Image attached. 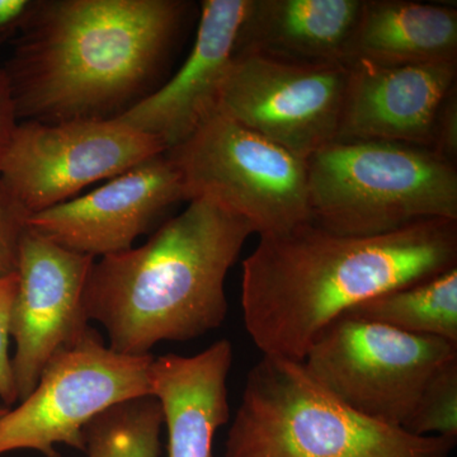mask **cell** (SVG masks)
<instances>
[{
    "label": "cell",
    "instance_id": "1",
    "mask_svg": "<svg viewBox=\"0 0 457 457\" xmlns=\"http://www.w3.org/2000/svg\"><path fill=\"white\" fill-rule=\"evenodd\" d=\"M457 267V221L347 237L314 221L260 237L243 262L246 332L263 356L303 361L329 324L394 288Z\"/></svg>",
    "mask_w": 457,
    "mask_h": 457
},
{
    "label": "cell",
    "instance_id": "2",
    "mask_svg": "<svg viewBox=\"0 0 457 457\" xmlns=\"http://www.w3.org/2000/svg\"><path fill=\"white\" fill-rule=\"evenodd\" d=\"M188 7L180 0H38L3 66L18 121L125 112L170 56Z\"/></svg>",
    "mask_w": 457,
    "mask_h": 457
},
{
    "label": "cell",
    "instance_id": "3",
    "mask_svg": "<svg viewBox=\"0 0 457 457\" xmlns=\"http://www.w3.org/2000/svg\"><path fill=\"white\" fill-rule=\"evenodd\" d=\"M252 234L218 204L189 201L145 245L95 261L87 317L106 329L111 350L129 356L212 332L227 318L225 279Z\"/></svg>",
    "mask_w": 457,
    "mask_h": 457
},
{
    "label": "cell",
    "instance_id": "4",
    "mask_svg": "<svg viewBox=\"0 0 457 457\" xmlns=\"http://www.w3.org/2000/svg\"><path fill=\"white\" fill-rule=\"evenodd\" d=\"M456 440L414 436L361 416L303 361L263 356L246 375L225 457H449Z\"/></svg>",
    "mask_w": 457,
    "mask_h": 457
},
{
    "label": "cell",
    "instance_id": "5",
    "mask_svg": "<svg viewBox=\"0 0 457 457\" xmlns=\"http://www.w3.org/2000/svg\"><path fill=\"white\" fill-rule=\"evenodd\" d=\"M312 221L347 237L457 221L456 165L428 147L335 141L306 161Z\"/></svg>",
    "mask_w": 457,
    "mask_h": 457
},
{
    "label": "cell",
    "instance_id": "6",
    "mask_svg": "<svg viewBox=\"0 0 457 457\" xmlns=\"http://www.w3.org/2000/svg\"><path fill=\"white\" fill-rule=\"evenodd\" d=\"M167 154L186 201L216 204L260 237L312 221L306 161L224 114L213 112Z\"/></svg>",
    "mask_w": 457,
    "mask_h": 457
},
{
    "label": "cell",
    "instance_id": "7",
    "mask_svg": "<svg viewBox=\"0 0 457 457\" xmlns=\"http://www.w3.org/2000/svg\"><path fill=\"white\" fill-rule=\"evenodd\" d=\"M456 357L455 343L342 315L314 339L303 362L352 411L403 428L429 378Z\"/></svg>",
    "mask_w": 457,
    "mask_h": 457
},
{
    "label": "cell",
    "instance_id": "8",
    "mask_svg": "<svg viewBox=\"0 0 457 457\" xmlns=\"http://www.w3.org/2000/svg\"><path fill=\"white\" fill-rule=\"evenodd\" d=\"M154 357L117 353L90 329L57 352L35 390L0 417V455L33 450L60 457L57 445L84 453V428L107 409L152 395Z\"/></svg>",
    "mask_w": 457,
    "mask_h": 457
},
{
    "label": "cell",
    "instance_id": "9",
    "mask_svg": "<svg viewBox=\"0 0 457 457\" xmlns=\"http://www.w3.org/2000/svg\"><path fill=\"white\" fill-rule=\"evenodd\" d=\"M163 153L167 149L161 140L114 117L62 123L25 121L14 131L0 179L32 215Z\"/></svg>",
    "mask_w": 457,
    "mask_h": 457
},
{
    "label": "cell",
    "instance_id": "10",
    "mask_svg": "<svg viewBox=\"0 0 457 457\" xmlns=\"http://www.w3.org/2000/svg\"><path fill=\"white\" fill-rule=\"evenodd\" d=\"M347 66L302 65L237 53L216 112L308 161L337 140Z\"/></svg>",
    "mask_w": 457,
    "mask_h": 457
},
{
    "label": "cell",
    "instance_id": "11",
    "mask_svg": "<svg viewBox=\"0 0 457 457\" xmlns=\"http://www.w3.org/2000/svg\"><path fill=\"white\" fill-rule=\"evenodd\" d=\"M95 258L66 249L27 228L18 255V286L9 335L18 400L35 390L54 356L90 332L83 295Z\"/></svg>",
    "mask_w": 457,
    "mask_h": 457
},
{
    "label": "cell",
    "instance_id": "12",
    "mask_svg": "<svg viewBox=\"0 0 457 457\" xmlns=\"http://www.w3.org/2000/svg\"><path fill=\"white\" fill-rule=\"evenodd\" d=\"M180 201H186L182 177L163 153L86 196L32 213L29 228L96 260L131 249L137 237Z\"/></svg>",
    "mask_w": 457,
    "mask_h": 457
},
{
    "label": "cell",
    "instance_id": "13",
    "mask_svg": "<svg viewBox=\"0 0 457 457\" xmlns=\"http://www.w3.org/2000/svg\"><path fill=\"white\" fill-rule=\"evenodd\" d=\"M248 7L249 0H204L196 41L182 68L114 119L161 140L167 152L185 143L216 112Z\"/></svg>",
    "mask_w": 457,
    "mask_h": 457
},
{
    "label": "cell",
    "instance_id": "14",
    "mask_svg": "<svg viewBox=\"0 0 457 457\" xmlns=\"http://www.w3.org/2000/svg\"><path fill=\"white\" fill-rule=\"evenodd\" d=\"M336 141H393L432 147L433 122L456 84L457 62L347 65Z\"/></svg>",
    "mask_w": 457,
    "mask_h": 457
},
{
    "label": "cell",
    "instance_id": "15",
    "mask_svg": "<svg viewBox=\"0 0 457 457\" xmlns=\"http://www.w3.org/2000/svg\"><path fill=\"white\" fill-rule=\"evenodd\" d=\"M233 347L227 339L195 356L165 354L152 363V395L168 429V456L212 457L213 437L230 417L228 378Z\"/></svg>",
    "mask_w": 457,
    "mask_h": 457
},
{
    "label": "cell",
    "instance_id": "16",
    "mask_svg": "<svg viewBox=\"0 0 457 457\" xmlns=\"http://www.w3.org/2000/svg\"><path fill=\"white\" fill-rule=\"evenodd\" d=\"M361 5L362 0H249L237 53L291 64L345 65Z\"/></svg>",
    "mask_w": 457,
    "mask_h": 457
},
{
    "label": "cell",
    "instance_id": "17",
    "mask_svg": "<svg viewBox=\"0 0 457 457\" xmlns=\"http://www.w3.org/2000/svg\"><path fill=\"white\" fill-rule=\"evenodd\" d=\"M457 62V11L407 0H362L345 65Z\"/></svg>",
    "mask_w": 457,
    "mask_h": 457
},
{
    "label": "cell",
    "instance_id": "18",
    "mask_svg": "<svg viewBox=\"0 0 457 457\" xmlns=\"http://www.w3.org/2000/svg\"><path fill=\"white\" fill-rule=\"evenodd\" d=\"M345 315L457 345V267L378 295Z\"/></svg>",
    "mask_w": 457,
    "mask_h": 457
},
{
    "label": "cell",
    "instance_id": "19",
    "mask_svg": "<svg viewBox=\"0 0 457 457\" xmlns=\"http://www.w3.org/2000/svg\"><path fill=\"white\" fill-rule=\"evenodd\" d=\"M163 411L154 396L107 409L84 428L87 457H159Z\"/></svg>",
    "mask_w": 457,
    "mask_h": 457
},
{
    "label": "cell",
    "instance_id": "20",
    "mask_svg": "<svg viewBox=\"0 0 457 457\" xmlns=\"http://www.w3.org/2000/svg\"><path fill=\"white\" fill-rule=\"evenodd\" d=\"M403 429L414 436L457 437V357L429 378Z\"/></svg>",
    "mask_w": 457,
    "mask_h": 457
},
{
    "label": "cell",
    "instance_id": "21",
    "mask_svg": "<svg viewBox=\"0 0 457 457\" xmlns=\"http://www.w3.org/2000/svg\"><path fill=\"white\" fill-rule=\"evenodd\" d=\"M31 213L0 179V278L17 272L21 242Z\"/></svg>",
    "mask_w": 457,
    "mask_h": 457
},
{
    "label": "cell",
    "instance_id": "22",
    "mask_svg": "<svg viewBox=\"0 0 457 457\" xmlns=\"http://www.w3.org/2000/svg\"><path fill=\"white\" fill-rule=\"evenodd\" d=\"M18 286L17 272L0 278V398L7 405L16 403L17 392L9 357V323L11 312L16 297Z\"/></svg>",
    "mask_w": 457,
    "mask_h": 457
},
{
    "label": "cell",
    "instance_id": "23",
    "mask_svg": "<svg viewBox=\"0 0 457 457\" xmlns=\"http://www.w3.org/2000/svg\"><path fill=\"white\" fill-rule=\"evenodd\" d=\"M431 150L445 161H457V86L442 99L433 122Z\"/></svg>",
    "mask_w": 457,
    "mask_h": 457
},
{
    "label": "cell",
    "instance_id": "24",
    "mask_svg": "<svg viewBox=\"0 0 457 457\" xmlns=\"http://www.w3.org/2000/svg\"><path fill=\"white\" fill-rule=\"evenodd\" d=\"M38 0H0V45L22 31Z\"/></svg>",
    "mask_w": 457,
    "mask_h": 457
},
{
    "label": "cell",
    "instance_id": "25",
    "mask_svg": "<svg viewBox=\"0 0 457 457\" xmlns=\"http://www.w3.org/2000/svg\"><path fill=\"white\" fill-rule=\"evenodd\" d=\"M18 117L7 74L0 66V167L16 131Z\"/></svg>",
    "mask_w": 457,
    "mask_h": 457
},
{
    "label": "cell",
    "instance_id": "26",
    "mask_svg": "<svg viewBox=\"0 0 457 457\" xmlns=\"http://www.w3.org/2000/svg\"><path fill=\"white\" fill-rule=\"evenodd\" d=\"M8 409L0 408V417L4 416L7 413Z\"/></svg>",
    "mask_w": 457,
    "mask_h": 457
}]
</instances>
